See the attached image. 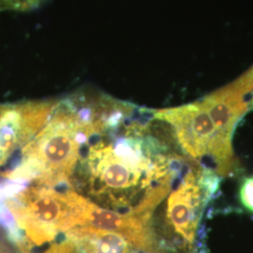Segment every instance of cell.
I'll list each match as a JSON object with an SVG mask.
<instances>
[{"label":"cell","instance_id":"obj_1","mask_svg":"<svg viewBox=\"0 0 253 253\" xmlns=\"http://www.w3.org/2000/svg\"><path fill=\"white\" fill-rule=\"evenodd\" d=\"M93 112V94L58 100L51 117L22 149V161L9 177L50 188L71 186Z\"/></svg>","mask_w":253,"mask_h":253},{"label":"cell","instance_id":"obj_2","mask_svg":"<svg viewBox=\"0 0 253 253\" xmlns=\"http://www.w3.org/2000/svg\"><path fill=\"white\" fill-rule=\"evenodd\" d=\"M171 129L181 152L220 178L239 169L233 142L221 135L201 100L172 108L152 109Z\"/></svg>","mask_w":253,"mask_h":253},{"label":"cell","instance_id":"obj_3","mask_svg":"<svg viewBox=\"0 0 253 253\" xmlns=\"http://www.w3.org/2000/svg\"><path fill=\"white\" fill-rule=\"evenodd\" d=\"M79 192L41 185L19 190L7 208L27 241L36 246L53 242L59 234L76 227Z\"/></svg>","mask_w":253,"mask_h":253},{"label":"cell","instance_id":"obj_4","mask_svg":"<svg viewBox=\"0 0 253 253\" xmlns=\"http://www.w3.org/2000/svg\"><path fill=\"white\" fill-rule=\"evenodd\" d=\"M253 67L235 81L210 93L201 101L218 132L228 141L233 137L238 122L252 110Z\"/></svg>","mask_w":253,"mask_h":253},{"label":"cell","instance_id":"obj_5","mask_svg":"<svg viewBox=\"0 0 253 253\" xmlns=\"http://www.w3.org/2000/svg\"><path fill=\"white\" fill-rule=\"evenodd\" d=\"M117 233L91 226L74 227L61 233L43 253H139Z\"/></svg>","mask_w":253,"mask_h":253},{"label":"cell","instance_id":"obj_6","mask_svg":"<svg viewBox=\"0 0 253 253\" xmlns=\"http://www.w3.org/2000/svg\"><path fill=\"white\" fill-rule=\"evenodd\" d=\"M45 0H0L1 11H32L40 9Z\"/></svg>","mask_w":253,"mask_h":253},{"label":"cell","instance_id":"obj_7","mask_svg":"<svg viewBox=\"0 0 253 253\" xmlns=\"http://www.w3.org/2000/svg\"><path fill=\"white\" fill-rule=\"evenodd\" d=\"M238 197L245 210L253 214V174L246 176L240 182Z\"/></svg>","mask_w":253,"mask_h":253},{"label":"cell","instance_id":"obj_8","mask_svg":"<svg viewBox=\"0 0 253 253\" xmlns=\"http://www.w3.org/2000/svg\"><path fill=\"white\" fill-rule=\"evenodd\" d=\"M0 253H11L9 247L5 244L2 240H0Z\"/></svg>","mask_w":253,"mask_h":253}]
</instances>
